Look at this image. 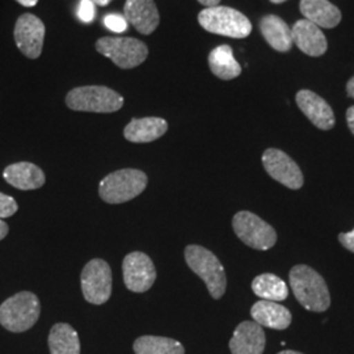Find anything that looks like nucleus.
<instances>
[{
  "label": "nucleus",
  "mask_w": 354,
  "mask_h": 354,
  "mask_svg": "<svg viewBox=\"0 0 354 354\" xmlns=\"http://www.w3.org/2000/svg\"><path fill=\"white\" fill-rule=\"evenodd\" d=\"M66 105L76 112L113 113L124 106V97L104 86H84L67 93Z\"/></svg>",
  "instance_id": "obj_5"
},
{
  "label": "nucleus",
  "mask_w": 354,
  "mask_h": 354,
  "mask_svg": "<svg viewBox=\"0 0 354 354\" xmlns=\"http://www.w3.org/2000/svg\"><path fill=\"white\" fill-rule=\"evenodd\" d=\"M232 228L236 236L253 250L268 251L277 241L276 230L251 212L243 210L234 215Z\"/></svg>",
  "instance_id": "obj_8"
},
{
  "label": "nucleus",
  "mask_w": 354,
  "mask_h": 354,
  "mask_svg": "<svg viewBox=\"0 0 354 354\" xmlns=\"http://www.w3.org/2000/svg\"><path fill=\"white\" fill-rule=\"evenodd\" d=\"M3 177L13 188L20 190L38 189L46 181L44 171L29 162L13 163L6 167L3 171Z\"/></svg>",
  "instance_id": "obj_17"
},
{
  "label": "nucleus",
  "mask_w": 354,
  "mask_h": 354,
  "mask_svg": "<svg viewBox=\"0 0 354 354\" xmlns=\"http://www.w3.org/2000/svg\"><path fill=\"white\" fill-rule=\"evenodd\" d=\"M124 16L136 30L145 36L153 33L160 23V15L153 0H127Z\"/></svg>",
  "instance_id": "obj_15"
},
{
  "label": "nucleus",
  "mask_w": 354,
  "mask_h": 354,
  "mask_svg": "<svg viewBox=\"0 0 354 354\" xmlns=\"http://www.w3.org/2000/svg\"><path fill=\"white\" fill-rule=\"evenodd\" d=\"M209 67L216 77L222 80H231L241 74L239 62L235 59L231 46L221 45L209 54Z\"/></svg>",
  "instance_id": "obj_22"
},
{
  "label": "nucleus",
  "mask_w": 354,
  "mask_h": 354,
  "mask_svg": "<svg viewBox=\"0 0 354 354\" xmlns=\"http://www.w3.org/2000/svg\"><path fill=\"white\" fill-rule=\"evenodd\" d=\"M339 241L344 248L354 253V228L349 232H342L339 235Z\"/></svg>",
  "instance_id": "obj_29"
},
{
  "label": "nucleus",
  "mask_w": 354,
  "mask_h": 354,
  "mask_svg": "<svg viewBox=\"0 0 354 354\" xmlns=\"http://www.w3.org/2000/svg\"><path fill=\"white\" fill-rule=\"evenodd\" d=\"M295 102L302 113L320 130H330L335 127V114L328 102L315 92L302 89L297 93Z\"/></svg>",
  "instance_id": "obj_13"
},
{
  "label": "nucleus",
  "mask_w": 354,
  "mask_h": 354,
  "mask_svg": "<svg viewBox=\"0 0 354 354\" xmlns=\"http://www.w3.org/2000/svg\"><path fill=\"white\" fill-rule=\"evenodd\" d=\"M219 1L221 0H198L200 4L205 6L206 8H210V7H215V6H219Z\"/></svg>",
  "instance_id": "obj_32"
},
{
  "label": "nucleus",
  "mask_w": 354,
  "mask_h": 354,
  "mask_svg": "<svg viewBox=\"0 0 354 354\" xmlns=\"http://www.w3.org/2000/svg\"><path fill=\"white\" fill-rule=\"evenodd\" d=\"M82 291L91 304H106L112 295V270L102 259H93L82 270Z\"/></svg>",
  "instance_id": "obj_9"
},
{
  "label": "nucleus",
  "mask_w": 354,
  "mask_h": 354,
  "mask_svg": "<svg viewBox=\"0 0 354 354\" xmlns=\"http://www.w3.org/2000/svg\"><path fill=\"white\" fill-rule=\"evenodd\" d=\"M263 165L269 176L286 188L297 190L304 187V174L286 152L279 149H268L263 153Z\"/></svg>",
  "instance_id": "obj_11"
},
{
  "label": "nucleus",
  "mask_w": 354,
  "mask_h": 354,
  "mask_svg": "<svg viewBox=\"0 0 354 354\" xmlns=\"http://www.w3.org/2000/svg\"><path fill=\"white\" fill-rule=\"evenodd\" d=\"M198 23L209 33L231 38L248 37L252 24L245 15L225 6L205 8L198 15Z\"/></svg>",
  "instance_id": "obj_6"
},
{
  "label": "nucleus",
  "mask_w": 354,
  "mask_h": 354,
  "mask_svg": "<svg viewBox=\"0 0 354 354\" xmlns=\"http://www.w3.org/2000/svg\"><path fill=\"white\" fill-rule=\"evenodd\" d=\"M346 93H348L349 97L354 99V76L348 82V84H346Z\"/></svg>",
  "instance_id": "obj_33"
},
{
  "label": "nucleus",
  "mask_w": 354,
  "mask_h": 354,
  "mask_svg": "<svg viewBox=\"0 0 354 354\" xmlns=\"http://www.w3.org/2000/svg\"><path fill=\"white\" fill-rule=\"evenodd\" d=\"M292 42L298 46L299 50L310 57L323 55L327 48V38L324 36L322 28L313 24L308 20H298L291 28Z\"/></svg>",
  "instance_id": "obj_16"
},
{
  "label": "nucleus",
  "mask_w": 354,
  "mask_h": 354,
  "mask_svg": "<svg viewBox=\"0 0 354 354\" xmlns=\"http://www.w3.org/2000/svg\"><path fill=\"white\" fill-rule=\"evenodd\" d=\"M104 24H105L108 29H111L112 32H114V33H124V32H127V21L125 16L115 15V13L108 15L104 19Z\"/></svg>",
  "instance_id": "obj_27"
},
{
  "label": "nucleus",
  "mask_w": 354,
  "mask_h": 354,
  "mask_svg": "<svg viewBox=\"0 0 354 354\" xmlns=\"http://www.w3.org/2000/svg\"><path fill=\"white\" fill-rule=\"evenodd\" d=\"M39 314L41 304L37 295L30 291H21L0 306V324L10 332H26L37 323Z\"/></svg>",
  "instance_id": "obj_3"
},
{
  "label": "nucleus",
  "mask_w": 354,
  "mask_h": 354,
  "mask_svg": "<svg viewBox=\"0 0 354 354\" xmlns=\"http://www.w3.org/2000/svg\"><path fill=\"white\" fill-rule=\"evenodd\" d=\"M77 16L83 23H92L95 19V4L92 0H82Z\"/></svg>",
  "instance_id": "obj_28"
},
{
  "label": "nucleus",
  "mask_w": 354,
  "mask_h": 354,
  "mask_svg": "<svg viewBox=\"0 0 354 354\" xmlns=\"http://www.w3.org/2000/svg\"><path fill=\"white\" fill-rule=\"evenodd\" d=\"M252 290L259 298L272 302H282L289 295L285 281L272 273H264L253 279Z\"/></svg>",
  "instance_id": "obj_24"
},
{
  "label": "nucleus",
  "mask_w": 354,
  "mask_h": 354,
  "mask_svg": "<svg viewBox=\"0 0 354 354\" xmlns=\"http://www.w3.org/2000/svg\"><path fill=\"white\" fill-rule=\"evenodd\" d=\"M260 32L274 50L286 53L292 46L291 28L276 15H266L260 20Z\"/></svg>",
  "instance_id": "obj_21"
},
{
  "label": "nucleus",
  "mask_w": 354,
  "mask_h": 354,
  "mask_svg": "<svg viewBox=\"0 0 354 354\" xmlns=\"http://www.w3.org/2000/svg\"><path fill=\"white\" fill-rule=\"evenodd\" d=\"M50 354H80V340L75 329L67 323L54 324L49 333Z\"/></svg>",
  "instance_id": "obj_23"
},
{
  "label": "nucleus",
  "mask_w": 354,
  "mask_h": 354,
  "mask_svg": "<svg viewBox=\"0 0 354 354\" xmlns=\"http://www.w3.org/2000/svg\"><path fill=\"white\" fill-rule=\"evenodd\" d=\"M346 122H348V127L351 129V131L354 134V106H351L346 111Z\"/></svg>",
  "instance_id": "obj_30"
},
{
  "label": "nucleus",
  "mask_w": 354,
  "mask_h": 354,
  "mask_svg": "<svg viewBox=\"0 0 354 354\" xmlns=\"http://www.w3.org/2000/svg\"><path fill=\"white\" fill-rule=\"evenodd\" d=\"M46 28L44 21L33 13L21 15L15 24L13 37L16 46L29 59H37L42 54Z\"/></svg>",
  "instance_id": "obj_10"
},
{
  "label": "nucleus",
  "mask_w": 354,
  "mask_h": 354,
  "mask_svg": "<svg viewBox=\"0 0 354 354\" xmlns=\"http://www.w3.org/2000/svg\"><path fill=\"white\" fill-rule=\"evenodd\" d=\"M8 232H10L8 225L3 219H0V241H3L8 235Z\"/></svg>",
  "instance_id": "obj_31"
},
{
  "label": "nucleus",
  "mask_w": 354,
  "mask_h": 354,
  "mask_svg": "<svg viewBox=\"0 0 354 354\" xmlns=\"http://www.w3.org/2000/svg\"><path fill=\"white\" fill-rule=\"evenodd\" d=\"M133 348L136 354H185L181 342L162 336H140Z\"/></svg>",
  "instance_id": "obj_25"
},
{
  "label": "nucleus",
  "mask_w": 354,
  "mask_h": 354,
  "mask_svg": "<svg viewBox=\"0 0 354 354\" xmlns=\"http://www.w3.org/2000/svg\"><path fill=\"white\" fill-rule=\"evenodd\" d=\"M17 210H19V205L15 201V198L0 192V219L12 216L16 214Z\"/></svg>",
  "instance_id": "obj_26"
},
{
  "label": "nucleus",
  "mask_w": 354,
  "mask_h": 354,
  "mask_svg": "<svg viewBox=\"0 0 354 354\" xmlns=\"http://www.w3.org/2000/svg\"><path fill=\"white\" fill-rule=\"evenodd\" d=\"M96 50L122 70L138 67L149 57L147 45L133 37L99 38L96 41Z\"/></svg>",
  "instance_id": "obj_7"
},
{
  "label": "nucleus",
  "mask_w": 354,
  "mask_h": 354,
  "mask_svg": "<svg viewBox=\"0 0 354 354\" xmlns=\"http://www.w3.org/2000/svg\"><path fill=\"white\" fill-rule=\"evenodd\" d=\"M272 3H274V4H281V3H283V1H286V0H270Z\"/></svg>",
  "instance_id": "obj_37"
},
{
  "label": "nucleus",
  "mask_w": 354,
  "mask_h": 354,
  "mask_svg": "<svg viewBox=\"0 0 354 354\" xmlns=\"http://www.w3.org/2000/svg\"><path fill=\"white\" fill-rule=\"evenodd\" d=\"M147 183V175L140 169H118L102 178L99 185V194L102 201L111 205L127 203L142 194Z\"/></svg>",
  "instance_id": "obj_4"
},
{
  "label": "nucleus",
  "mask_w": 354,
  "mask_h": 354,
  "mask_svg": "<svg viewBox=\"0 0 354 354\" xmlns=\"http://www.w3.org/2000/svg\"><path fill=\"white\" fill-rule=\"evenodd\" d=\"M168 130V122L160 117L133 118L124 130V137L133 143H150L159 140Z\"/></svg>",
  "instance_id": "obj_18"
},
{
  "label": "nucleus",
  "mask_w": 354,
  "mask_h": 354,
  "mask_svg": "<svg viewBox=\"0 0 354 354\" xmlns=\"http://www.w3.org/2000/svg\"><path fill=\"white\" fill-rule=\"evenodd\" d=\"M231 354H263L266 349V332L254 322H243L230 340Z\"/></svg>",
  "instance_id": "obj_14"
},
{
  "label": "nucleus",
  "mask_w": 354,
  "mask_h": 354,
  "mask_svg": "<svg viewBox=\"0 0 354 354\" xmlns=\"http://www.w3.org/2000/svg\"><path fill=\"white\" fill-rule=\"evenodd\" d=\"M291 290L302 307L313 313H324L330 306L328 286L311 266H295L289 274Z\"/></svg>",
  "instance_id": "obj_1"
},
{
  "label": "nucleus",
  "mask_w": 354,
  "mask_h": 354,
  "mask_svg": "<svg viewBox=\"0 0 354 354\" xmlns=\"http://www.w3.org/2000/svg\"><path fill=\"white\" fill-rule=\"evenodd\" d=\"M251 317L253 322L261 327L272 329H286L291 324V313L279 302L272 301H259L251 308Z\"/></svg>",
  "instance_id": "obj_19"
},
{
  "label": "nucleus",
  "mask_w": 354,
  "mask_h": 354,
  "mask_svg": "<svg viewBox=\"0 0 354 354\" xmlns=\"http://www.w3.org/2000/svg\"><path fill=\"white\" fill-rule=\"evenodd\" d=\"M185 261L190 269L203 279L214 299H221L226 292L227 279L225 268L214 253L201 245L192 244L185 248Z\"/></svg>",
  "instance_id": "obj_2"
},
{
  "label": "nucleus",
  "mask_w": 354,
  "mask_h": 354,
  "mask_svg": "<svg viewBox=\"0 0 354 354\" xmlns=\"http://www.w3.org/2000/svg\"><path fill=\"white\" fill-rule=\"evenodd\" d=\"M93 3H96L97 6H100V7H105V6H108L111 1H113V0H92Z\"/></svg>",
  "instance_id": "obj_35"
},
{
  "label": "nucleus",
  "mask_w": 354,
  "mask_h": 354,
  "mask_svg": "<svg viewBox=\"0 0 354 354\" xmlns=\"http://www.w3.org/2000/svg\"><path fill=\"white\" fill-rule=\"evenodd\" d=\"M19 4H21L23 7H28V8H30V7H35V6H37L38 0H16Z\"/></svg>",
  "instance_id": "obj_34"
},
{
  "label": "nucleus",
  "mask_w": 354,
  "mask_h": 354,
  "mask_svg": "<svg viewBox=\"0 0 354 354\" xmlns=\"http://www.w3.org/2000/svg\"><path fill=\"white\" fill-rule=\"evenodd\" d=\"M124 282L133 292L150 290L156 279V269L151 259L143 252L127 254L122 263Z\"/></svg>",
  "instance_id": "obj_12"
},
{
  "label": "nucleus",
  "mask_w": 354,
  "mask_h": 354,
  "mask_svg": "<svg viewBox=\"0 0 354 354\" xmlns=\"http://www.w3.org/2000/svg\"><path fill=\"white\" fill-rule=\"evenodd\" d=\"M299 8L304 19L319 28L332 29L342 21L340 10L328 0H301Z\"/></svg>",
  "instance_id": "obj_20"
},
{
  "label": "nucleus",
  "mask_w": 354,
  "mask_h": 354,
  "mask_svg": "<svg viewBox=\"0 0 354 354\" xmlns=\"http://www.w3.org/2000/svg\"><path fill=\"white\" fill-rule=\"evenodd\" d=\"M279 354H304V353H299V352H295V351H282V352H279Z\"/></svg>",
  "instance_id": "obj_36"
}]
</instances>
